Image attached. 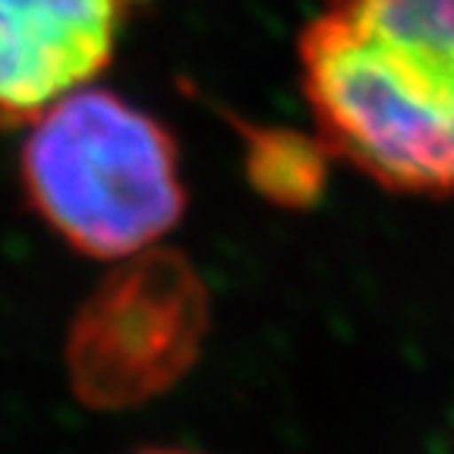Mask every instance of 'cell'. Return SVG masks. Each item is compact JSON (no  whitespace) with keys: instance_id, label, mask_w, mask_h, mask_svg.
<instances>
[{"instance_id":"1","label":"cell","mask_w":454,"mask_h":454,"mask_svg":"<svg viewBox=\"0 0 454 454\" xmlns=\"http://www.w3.org/2000/svg\"><path fill=\"white\" fill-rule=\"evenodd\" d=\"M300 79L332 158L407 196H454V0H325Z\"/></svg>"},{"instance_id":"2","label":"cell","mask_w":454,"mask_h":454,"mask_svg":"<svg viewBox=\"0 0 454 454\" xmlns=\"http://www.w3.org/2000/svg\"><path fill=\"white\" fill-rule=\"evenodd\" d=\"M20 170L44 224L105 262L158 247L186 208L170 129L95 82L28 123Z\"/></svg>"},{"instance_id":"3","label":"cell","mask_w":454,"mask_h":454,"mask_svg":"<svg viewBox=\"0 0 454 454\" xmlns=\"http://www.w3.org/2000/svg\"><path fill=\"white\" fill-rule=\"evenodd\" d=\"M208 316V287L184 253L149 247L117 259L67 334L73 395L95 411L161 397L196 366Z\"/></svg>"},{"instance_id":"4","label":"cell","mask_w":454,"mask_h":454,"mask_svg":"<svg viewBox=\"0 0 454 454\" xmlns=\"http://www.w3.org/2000/svg\"><path fill=\"white\" fill-rule=\"evenodd\" d=\"M145 0H0V129L28 127L44 107L111 67Z\"/></svg>"},{"instance_id":"5","label":"cell","mask_w":454,"mask_h":454,"mask_svg":"<svg viewBox=\"0 0 454 454\" xmlns=\"http://www.w3.org/2000/svg\"><path fill=\"white\" fill-rule=\"evenodd\" d=\"M243 145L249 184L275 206L303 208L322 196L332 155L319 136H303L287 127H243Z\"/></svg>"},{"instance_id":"6","label":"cell","mask_w":454,"mask_h":454,"mask_svg":"<svg viewBox=\"0 0 454 454\" xmlns=\"http://www.w3.org/2000/svg\"><path fill=\"white\" fill-rule=\"evenodd\" d=\"M142 454H190V451H174V448H155V451H142Z\"/></svg>"}]
</instances>
